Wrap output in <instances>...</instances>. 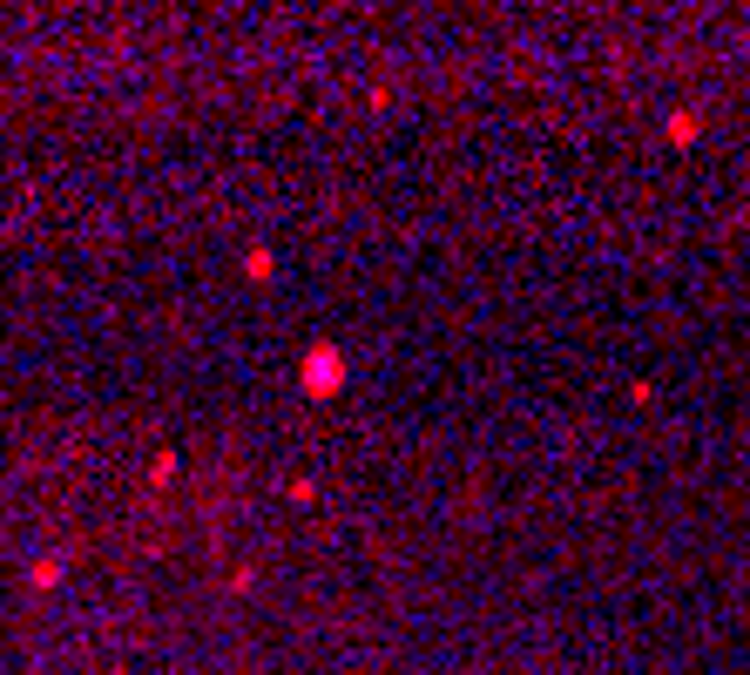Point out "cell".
Returning a JSON list of instances; mask_svg holds the SVG:
<instances>
[{
    "mask_svg": "<svg viewBox=\"0 0 750 675\" xmlns=\"http://www.w3.org/2000/svg\"><path fill=\"white\" fill-rule=\"evenodd\" d=\"M339 385H345V358H339V345H318V352L304 358V392H311V399H332Z\"/></svg>",
    "mask_w": 750,
    "mask_h": 675,
    "instance_id": "1",
    "label": "cell"
},
{
    "mask_svg": "<svg viewBox=\"0 0 750 675\" xmlns=\"http://www.w3.org/2000/svg\"><path fill=\"white\" fill-rule=\"evenodd\" d=\"M669 136H676V142H689V136H696V116H689V108H676V122H669Z\"/></svg>",
    "mask_w": 750,
    "mask_h": 675,
    "instance_id": "2",
    "label": "cell"
}]
</instances>
